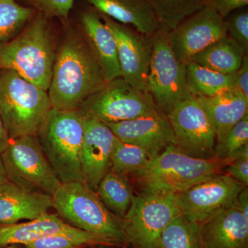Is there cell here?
I'll use <instances>...</instances> for the list:
<instances>
[{
	"mask_svg": "<svg viewBox=\"0 0 248 248\" xmlns=\"http://www.w3.org/2000/svg\"><path fill=\"white\" fill-rule=\"evenodd\" d=\"M107 84L87 40L72 37L57 53L48 91L52 108L77 110L89 96Z\"/></svg>",
	"mask_w": 248,
	"mask_h": 248,
	"instance_id": "obj_1",
	"label": "cell"
},
{
	"mask_svg": "<svg viewBox=\"0 0 248 248\" xmlns=\"http://www.w3.org/2000/svg\"><path fill=\"white\" fill-rule=\"evenodd\" d=\"M234 159L192 157L171 145L150 160L143 169L132 174L141 191L179 194L216 174Z\"/></svg>",
	"mask_w": 248,
	"mask_h": 248,
	"instance_id": "obj_2",
	"label": "cell"
},
{
	"mask_svg": "<svg viewBox=\"0 0 248 248\" xmlns=\"http://www.w3.org/2000/svg\"><path fill=\"white\" fill-rule=\"evenodd\" d=\"M56 55L46 15L40 14L16 37L0 45V70L16 72L48 91Z\"/></svg>",
	"mask_w": 248,
	"mask_h": 248,
	"instance_id": "obj_3",
	"label": "cell"
},
{
	"mask_svg": "<svg viewBox=\"0 0 248 248\" xmlns=\"http://www.w3.org/2000/svg\"><path fill=\"white\" fill-rule=\"evenodd\" d=\"M84 117L78 110L52 108L36 137L62 184L84 182L81 153Z\"/></svg>",
	"mask_w": 248,
	"mask_h": 248,
	"instance_id": "obj_4",
	"label": "cell"
},
{
	"mask_svg": "<svg viewBox=\"0 0 248 248\" xmlns=\"http://www.w3.org/2000/svg\"><path fill=\"white\" fill-rule=\"evenodd\" d=\"M52 199L53 208L70 226L128 245L123 219L110 212L84 182L62 184Z\"/></svg>",
	"mask_w": 248,
	"mask_h": 248,
	"instance_id": "obj_5",
	"label": "cell"
},
{
	"mask_svg": "<svg viewBox=\"0 0 248 248\" xmlns=\"http://www.w3.org/2000/svg\"><path fill=\"white\" fill-rule=\"evenodd\" d=\"M52 108L48 91L16 72L0 71V117L11 140L37 135Z\"/></svg>",
	"mask_w": 248,
	"mask_h": 248,
	"instance_id": "obj_6",
	"label": "cell"
},
{
	"mask_svg": "<svg viewBox=\"0 0 248 248\" xmlns=\"http://www.w3.org/2000/svg\"><path fill=\"white\" fill-rule=\"evenodd\" d=\"M0 157L9 182L27 192L52 197L62 184L36 135L13 139Z\"/></svg>",
	"mask_w": 248,
	"mask_h": 248,
	"instance_id": "obj_7",
	"label": "cell"
},
{
	"mask_svg": "<svg viewBox=\"0 0 248 248\" xmlns=\"http://www.w3.org/2000/svg\"><path fill=\"white\" fill-rule=\"evenodd\" d=\"M182 215L177 194L141 191L123 219L128 244L155 248L165 228Z\"/></svg>",
	"mask_w": 248,
	"mask_h": 248,
	"instance_id": "obj_8",
	"label": "cell"
},
{
	"mask_svg": "<svg viewBox=\"0 0 248 248\" xmlns=\"http://www.w3.org/2000/svg\"><path fill=\"white\" fill-rule=\"evenodd\" d=\"M151 40L148 93L159 110L168 115L178 103L192 95L187 84L186 64L173 53L169 32L159 29Z\"/></svg>",
	"mask_w": 248,
	"mask_h": 248,
	"instance_id": "obj_9",
	"label": "cell"
},
{
	"mask_svg": "<svg viewBox=\"0 0 248 248\" xmlns=\"http://www.w3.org/2000/svg\"><path fill=\"white\" fill-rule=\"evenodd\" d=\"M77 110L83 117L108 124L151 115L159 109L148 93L119 78L89 96Z\"/></svg>",
	"mask_w": 248,
	"mask_h": 248,
	"instance_id": "obj_10",
	"label": "cell"
},
{
	"mask_svg": "<svg viewBox=\"0 0 248 248\" xmlns=\"http://www.w3.org/2000/svg\"><path fill=\"white\" fill-rule=\"evenodd\" d=\"M167 117L174 133L175 145L179 149L189 156L200 159L216 156L215 126L195 96L178 103Z\"/></svg>",
	"mask_w": 248,
	"mask_h": 248,
	"instance_id": "obj_11",
	"label": "cell"
},
{
	"mask_svg": "<svg viewBox=\"0 0 248 248\" xmlns=\"http://www.w3.org/2000/svg\"><path fill=\"white\" fill-rule=\"evenodd\" d=\"M246 186L225 173L216 174L177 194L182 215L201 224L226 209L237 207V197Z\"/></svg>",
	"mask_w": 248,
	"mask_h": 248,
	"instance_id": "obj_12",
	"label": "cell"
},
{
	"mask_svg": "<svg viewBox=\"0 0 248 248\" xmlns=\"http://www.w3.org/2000/svg\"><path fill=\"white\" fill-rule=\"evenodd\" d=\"M226 36L225 19L207 6L169 32L173 53L185 64L197 53Z\"/></svg>",
	"mask_w": 248,
	"mask_h": 248,
	"instance_id": "obj_13",
	"label": "cell"
},
{
	"mask_svg": "<svg viewBox=\"0 0 248 248\" xmlns=\"http://www.w3.org/2000/svg\"><path fill=\"white\" fill-rule=\"evenodd\" d=\"M103 21L115 37L122 78L135 89L148 93V78L153 43L151 37L102 14Z\"/></svg>",
	"mask_w": 248,
	"mask_h": 248,
	"instance_id": "obj_14",
	"label": "cell"
},
{
	"mask_svg": "<svg viewBox=\"0 0 248 248\" xmlns=\"http://www.w3.org/2000/svg\"><path fill=\"white\" fill-rule=\"evenodd\" d=\"M106 124L120 141L140 147L151 159L175 145L169 118L159 110L133 120Z\"/></svg>",
	"mask_w": 248,
	"mask_h": 248,
	"instance_id": "obj_15",
	"label": "cell"
},
{
	"mask_svg": "<svg viewBox=\"0 0 248 248\" xmlns=\"http://www.w3.org/2000/svg\"><path fill=\"white\" fill-rule=\"evenodd\" d=\"M81 162L83 180L96 191L98 184L111 170L116 137L107 124L84 117Z\"/></svg>",
	"mask_w": 248,
	"mask_h": 248,
	"instance_id": "obj_16",
	"label": "cell"
},
{
	"mask_svg": "<svg viewBox=\"0 0 248 248\" xmlns=\"http://www.w3.org/2000/svg\"><path fill=\"white\" fill-rule=\"evenodd\" d=\"M200 228L203 248H248V218L237 207L215 214Z\"/></svg>",
	"mask_w": 248,
	"mask_h": 248,
	"instance_id": "obj_17",
	"label": "cell"
},
{
	"mask_svg": "<svg viewBox=\"0 0 248 248\" xmlns=\"http://www.w3.org/2000/svg\"><path fill=\"white\" fill-rule=\"evenodd\" d=\"M53 208L51 196L22 190L12 183L0 184V223L32 220Z\"/></svg>",
	"mask_w": 248,
	"mask_h": 248,
	"instance_id": "obj_18",
	"label": "cell"
},
{
	"mask_svg": "<svg viewBox=\"0 0 248 248\" xmlns=\"http://www.w3.org/2000/svg\"><path fill=\"white\" fill-rule=\"evenodd\" d=\"M81 22L91 50L102 69L106 81L122 78L117 44L113 34L95 13L86 12Z\"/></svg>",
	"mask_w": 248,
	"mask_h": 248,
	"instance_id": "obj_19",
	"label": "cell"
},
{
	"mask_svg": "<svg viewBox=\"0 0 248 248\" xmlns=\"http://www.w3.org/2000/svg\"><path fill=\"white\" fill-rule=\"evenodd\" d=\"M102 15L133 26L140 33L153 37L159 23L147 0H86Z\"/></svg>",
	"mask_w": 248,
	"mask_h": 248,
	"instance_id": "obj_20",
	"label": "cell"
},
{
	"mask_svg": "<svg viewBox=\"0 0 248 248\" xmlns=\"http://www.w3.org/2000/svg\"><path fill=\"white\" fill-rule=\"evenodd\" d=\"M78 228L70 226L57 214L48 212L35 219L12 224L0 223V248L10 245H24L32 241L58 234L74 232Z\"/></svg>",
	"mask_w": 248,
	"mask_h": 248,
	"instance_id": "obj_21",
	"label": "cell"
},
{
	"mask_svg": "<svg viewBox=\"0 0 248 248\" xmlns=\"http://www.w3.org/2000/svg\"><path fill=\"white\" fill-rule=\"evenodd\" d=\"M207 111L221 141L233 126L248 115V99L239 90H228L210 97H196Z\"/></svg>",
	"mask_w": 248,
	"mask_h": 248,
	"instance_id": "obj_22",
	"label": "cell"
},
{
	"mask_svg": "<svg viewBox=\"0 0 248 248\" xmlns=\"http://www.w3.org/2000/svg\"><path fill=\"white\" fill-rule=\"evenodd\" d=\"M244 55L241 48L226 36L197 53L190 62L218 73L231 74L239 69Z\"/></svg>",
	"mask_w": 248,
	"mask_h": 248,
	"instance_id": "obj_23",
	"label": "cell"
},
{
	"mask_svg": "<svg viewBox=\"0 0 248 248\" xmlns=\"http://www.w3.org/2000/svg\"><path fill=\"white\" fill-rule=\"evenodd\" d=\"M186 70L189 90L195 97H214L236 88L235 73L223 74L192 62L186 63Z\"/></svg>",
	"mask_w": 248,
	"mask_h": 248,
	"instance_id": "obj_24",
	"label": "cell"
},
{
	"mask_svg": "<svg viewBox=\"0 0 248 248\" xmlns=\"http://www.w3.org/2000/svg\"><path fill=\"white\" fill-rule=\"evenodd\" d=\"M96 192L106 207L124 219L136 195L128 177L110 171L98 184Z\"/></svg>",
	"mask_w": 248,
	"mask_h": 248,
	"instance_id": "obj_25",
	"label": "cell"
},
{
	"mask_svg": "<svg viewBox=\"0 0 248 248\" xmlns=\"http://www.w3.org/2000/svg\"><path fill=\"white\" fill-rule=\"evenodd\" d=\"M154 11L160 30L170 32L205 6V0H147Z\"/></svg>",
	"mask_w": 248,
	"mask_h": 248,
	"instance_id": "obj_26",
	"label": "cell"
},
{
	"mask_svg": "<svg viewBox=\"0 0 248 248\" xmlns=\"http://www.w3.org/2000/svg\"><path fill=\"white\" fill-rule=\"evenodd\" d=\"M155 248H203L200 224L182 215L165 228Z\"/></svg>",
	"mask_w": 248,
	"mask_h": 248,
	"instance_id": "obj_27",
	"label": "cell"
},
{
	"mask_svg": "<svg viewBox=\"0 0 248 248\" xmlns=\"http://www.w3.org/2000/svg\"><path fill=\"white\" fill-rule=\"evenodd\" d=\"M120 243L78 230L67 234L50 235L24 245V248H86L94 246H120ZM127 246V245H126Z\"/></svg>",
	"mask_w": 248,
	"mask_h": 248,
	"instance_id": "obj_28",
	"label": "cell"
},
{
	"mask_svg": "<svg viewBox=\"0 0 248 248\" xmlns=\"http://www.w3.org/2000/svg\"><path fill=\"white\" fill-rule=\"evenodd\" d=\"M151 158L140 147L124 143L116 138L112 148V172L120 175H132L145 167Z\"/></svg>",
	"mask_w": 248,
	"mask_h": 248,
	"instance_id": "obj_29",
	"label": "cell"
},
{
	"mask_svg": "<svg viewBox=\"0 0 248 248\" xmlns=\"http://www.w3.org/2000/svg\"><path fill=\"white\" fill-rule=\"evenodd\" d=\"M33 11L16 0H0V45L9 42L22 31Z\"/></svg>",
	"mask_w": 248,
	"mask_h": 248,
	"instance_id": "obj_30",
	"label": "cell"
},
{
	"mask_svg": "<svg viewBox=\"0 0 248 248\" xmlns=\"http://www.w3.org/2000/svg\"><path fill=\"white\" fill-rule=\"evenodd\" d=\"M248 144V115L235 124L221 141L215 145V155L220 159H234L235 153Z\"/></svg>",
	"mask_w": 248,
	"mask_h": 248,
	"instance_id": "obj_31",
	"label": "cell"
},
{
	"mask_svg": "<svg viewBox=\"0 0 248 248\" xmlns=\"http://www.w3.org/2000/svg\"><path fill=\"white\" fill-rule=\"evenodd\" d=\"M227 36L241 48L245 55L248 54V11L239 9L225 19Z\"/></svg>",
	"mask_w": 248,
	"mask_h": 248,
	"instance_id": "obj_32",
	"label": "cell"
},
{
	"mask_svg": "<svg viewBox=\"0 0 248 248\" xmlns=\"http://www.w3.org/2000/svg\"><path fill=\"white\" fill-rule=\"evenodd\" d=\"M248 0H205V6L216 11L223 19L231 13L248 6Z\"/></svg>",
	"mask_w": 248,
	"mask_h": 248,
	"instance_id": "obj_33",
	"label": "cell"
},
{
	"mask_svg": "<svg viewBox=\"0 0 248 248\" xmlns=\"http://www.w3.org/2000/svg\"><path fill=\"white\" fill-rule=\"evenodd\" d=\"M45 14L67 18L73 7L74 0H37Z\"/></svg>",
	"mask_w": 248,
	"mask_h": 248,
	"instance_id": "obj_34",
	"label": "cell"
},
{
	"mask_svg": "<svg viewBox=\"0 0 248 248\" xmlns=\"http://www.w3.org/2000/svg\"><path fill=\"white\" fill-rule=\"evenodd\" d=\"M223 173L243 185H248V158L235 159L224 169Z\"/></svg>",
	"mask_w": 248,
	"mask_h": 248,
	"instance_id": "obj_35",
	"label": "cell"
},
{
	"mask_svg": "<svg viewBox=\"0 0 248 248\" xmlns=\"http://www.w3.org/2000/svg\"><path fill=\"white\" fill-rule=\"evenodd\" d=\"M235 73L236 89L248 99V55H244L241 66Z\"/></svg>",
	"mask_w": 248,
	"mask_h": 248,
	"instance_id": "obj_36",
	"label": "cell"
},
{
	"mask_svg": "<svg viewBox=\"0 0 248 248\" xmlns=\"http://www.w3.org/2000/svg\"><path fill=\"white\" fill-rule=\"evenodd\" d=\"M237 208L248 218V187L246 186L237 197Z\"/></svg>",
	"mask_w": 248,
	"mask_h": 248,
	"instance_id": "obj_37",
	"label": "cell"
},
{
	"mask_svg": "<svg viewBox=\"0 0 248 248\" xmlns=\"http://www.w3.org/2000/svg\"><path fill=\"white\" fill-rule=\"evenodd\" d=\"M11 140L7 130L0 117V156L9 146Z\"/></svg>",
	"mask_w": 248,
	"mask_h": 248,
	"instance_id": "obj_38",
	"label": "cell"
},
{
	"mask_svg": "<svg viewBox=\"0 0 248 248\" xmlns=\"http://www.w3.org/2000/svg\"><path fill=\"white\" fill-rule=\"evenodd\" d=\"M6 182H9L7 177H6V172H5L4 166L1 162V157H0V184Z\"/></svg>",
	"mask_w": 248,
	"mask_h": 248,
	"instance_id": "obj_39",
	"label": "cell"
},
{
	"mask_svg": "<svg viewBox=\"0 0 248 248\" xmlns=\"http://www.w3.org/2000/svg\"><path fill=\"white\" fill-rule=\"evenodd\" d=\"M126 245H120V246H94L86 248H126Z\"/></svg>",
	"mask_w": 248,
	"mask_h": 248,
	"instance_id": "obj_40",
	"label": "cell"
},
{
	"mask_svg": "<svg viewBox=\"0 0 248 248\" xmlns=\"http://www.w3.org/2000/svg\"><path fill=\"white\" fill-rule=\"evenodd\" d=\"M1 248H24V247L23 245L14 244L10 245V246H6V247Z\"/></svg>",
	"mask_w": 248,
	"mask_h": 248,
	"instance_id": "obj_41",
	"label": "cell"
},
{
	"mask_svg": "<svg viewBox=\"0 0 248 248\" xmlns=\"http://www.w3.org/2000/svg\"><path fill=\"white\" fill-rule=\"evenodd\" d=\"M0 71H1V70H0Z\"/></svg>",
	"mask_w": 248,
	"mask_h": 248,
	"instance_id": "obj_42",
	"label": "cell"
}]
</instances>
